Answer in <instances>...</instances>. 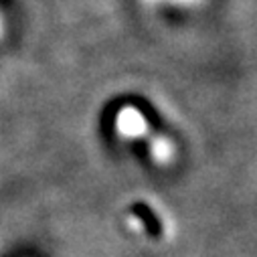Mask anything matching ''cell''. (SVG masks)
Returning a JSON list of instances; mask_svg holds the SVG:
<instances>
[{
  "instance_id": "obj_2",
  "label": "cell",
  "mask_w": 257,
  "mask_h": 257,
  "mask_svg": "<svg viewBox=\"0 0 257 257\" xmlns=\"http://www.w3.org/2000/svg\"><path fill=\"white\" fill-rule=\"evenodd\" d=\"M166 3H190V0H166Z\"/></svg>"
},
{
  "instance_id": "obj_1",
  "label": "cell",
  "mask_w": 257,
  "mask_h": 257,
  "mask_svg": "<svg viewBox=\"0 0 257 257\" xmlns=\"http://www.w3.org/2000/svg\"><path fill=\"white\" fill-rule=\"evenodd\" d=\"M117 130L123 136H140L146 132V121L136 109H123L117 117Z\"/></svg>"
}]
</instances>
